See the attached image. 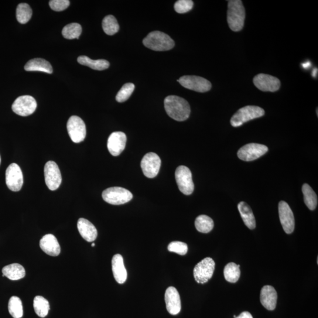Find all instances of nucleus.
<instances>
[{"instance_id": "1", "label": "nucleus", "mask_w": 318, "mask_h": 318, "mask_svg": "<svg viewBox=\"0 0 318 318\" xmlns=\"http://www.w3.org/2000/svg\"><path fill=\"white\" fill-rule=\"evenodd\" d=\"M167 114L176 121H185L189 118L190 107L185 99L176 95H169L164 101Z\"/></svg>"}, {"instance_id": "2", "label": "nucleus", "mask_w": 318, "mask_h": 318, "mask_svg": "<svg viewBox=\"0 0 318 318\" xmlns=\"http://www.w3.org/2000/svg\"><path fill=\"white\" fill-rule=\"evenodd\" d=\"M245 9L241 0L228 1L227 20L229 28L238 32L244 28L245 20Z\"/></svg>"}, {"instance_id": "3", "label": "nucleus", "mask_w": 318, "mask_h": 318, "mask_svg": "<svg viewBox=\"0 0 318 318\" xmlns=\"http://www.w3.org/2000/svg\"><path fill=\"white\" fill-rule=\"evenodd\" d=\"M144 46L157 51H168L174 46L173 40L167 34L159 31L150 33L143 41Z\"/></svg>"}, {"instance_id": "4", "label": "nucleus", "mask_w": 318, "mask_h": 318, "mask_svg": "<svg viewBox=\"0 0 318 318\" xmlns=\"http://www.w3.org/2000/svg\"><path fill=\"white\" fill-rule=\"evenodd\" d=\"M265 111L261 108L255 105H247L242 108L232 116L231 124L234 128H238L244 123L253 119L262 117Z\"/></svg>"}, {"instance_id": "5", "label": "nucleus", "mask_w": 318, "mask_h": 318, "mask_svg": "<svg viewBox=\"0 0 318 318\" xmlns=\"http://www.w3.org/2000/svg\"><path fill=\"white\" fill-rule=\"evenodd\" d=\"M102 199L109 204L121 205L131 201L133 194L129 190L121 187L108 188L102 191Z\"/></svg>"}, {"instance_id": "6", "label": "nucleus", "mask_w": 318, "mask_h": 318, "mask_svg": "<svg viewBox=\"0 0 318 318\" xmlns=\"http://www.w3.org/2000/svg\"><path fill=\"white\" fill-rule=\"evenodd\" d=\"M175 178L177 186L181 192L185 195H190L194 191L192 174L187 167L180 166L176 169Z\"/></svg>"}, {"instance_id": "7", "label": "nucleus", "mask_w": 318, "mask_h": 318, "mask_svg": "<svg viewBox=\"0 0 318 318\" xmlns=\"http://www.w3.org/2000/svg\"><path fill=\"white\" fill-rule=\"evenodd\" d=\"M215 268V262L211 258H206L198 263L193 270L194 279L198 283H206L211 278Z\"/></svg>"}, {"instance_id": "8", "label": "nucleus", "mask_w": 318, "mask_h": 318, "mask_svg": "<svg viewBox=\"0 0 318 318\" xmlns=\"http://www.w3.org/2000/svg\"><path fill=\"white\" fill-rule=\"evenodd\" d=\"M68 135L74 143L83 142L86 136V128L83 120L77 116L68 119L67 124Z\"/></svg>"}, {"instance_id": "9", "label": "nucleus", "mask_w": 318, "mask_h": 318, "mask_svg": "<svg viewBox=\"0 0 318 318\" xmlns=\"http://www.w3.org/2000/svg\"><path fill=\"white\" fill-rule=\"evenodd\" d=\"M177 81L187 89L205 93L211 88L210 82L204 78L196 76H184L181 77Z\"/></svg>"}, {"instance_id": "10", "label": "nucleus", "mask_w": 318, "mask_h": 318, "mask_svg": "<svg viewBox=\"0 0 318 318\" xmlns=\"http://www.w3.org/2000/svg\"><path fill=\"white\" fill-rule=\"evenodd\" d=\"M268 148L258 143H249L239 150L238 156L244 161L250 162L259 158L267 153Z\"/></svg>"}, {"instance_id": "11", "label": "nucleus", "mask_w": 318, "mask_h": 318, "mask_svg": "<svg viewBox=\"0 0 318 318\" xmlns=\"http://www.w3.org/2000/svg\"><path fill=\"white\" fill-rule=\"evenodd\" d=\"M37 102L30 95H22L16 99L12 105V110L19 116H28L32 115L37 109Z\"/></svg>"}, {"instance_id": "12", "label": "nucleus", "mask_w": 318, "mask_h": 318, "mask_svg": "<svg viewBox=\"0 0 318 318\" xmlns=\"http://www.w3.org/2000/svg\"><path fill=\"white\" fill-rule=\"evenodd\" d=\"M44 177L46 185L50 190L54 191L60 187L62 177L59 167L55 162H47L44 166Z\"/></svg>"}, {"instance_id": "13", "label": "nucleus", "mask_w": 318, "mask_h": 318, "mask_svg": "<svg viewBox=\"0 0 318 318\" xmlns=\"http://www.w3.org/2000/svg\"><path fill=\"white\" fill-rule=\"evenodd\" d=\"M161 160L157 154L148 153L143 157L141 167L145 176L148 178H154L158 174Z\"/></svg>"}, {"instance_id": "14", "label": "nucleus", "mask_w": 318, "mask_h": 318, "mask_svg": "<svg viewBox=\"0 0 318 318\" xmlns=\"http://www.w3.org/2000/svg\"><path fill=\"white\" fill-rule=\"evenodd\" d=\"M6 181L10 190L19 191L23 184V175L21 169L16 163H12L6 170Z\"/></svg>"}, {"instance_id": "15", "label": "nucleus", "mask_w": 318, "mask_h": 318, "mask_svg": "<svg viewBox=\"0 0 318 318\" xmlns=\"http://www.w3.org/2000/svg\"><path fill=\"white\" fill-rule=\"evenodd\" d=\"M279 215L283 230L287 234H292L295 229V218L291 208L285 201L279 203Z\"/></svg>"}, {"instance_id": "16", "label": "nucleus", "mask_w": 318, "mask_h": 318, "mask_svg": "<svg viewBox=\"0 0 318 318\" xmlns=\"http://www.w3.org/2000/svg\"><path fill=\"white\" fill-rule=\"evenodd\" d=\"M254 84L260 90L275 92L280 87V81L278 78L266 74H259L254 78Z\"/></svg>"}, {"instance_id": "17", "label": "nucleus", "mask_w": 318, "mask_h": 318, "mask_svg": "<svg viewBox=\"0 0 318 318\" xmlns=\"http://www.w3.org/2000/svg\"><path fill=\"white\" fill-rule=\"evenodd\" d=\"M127 137L122 132L112 133L108 141V148L112 156H118L125 150Z\"/></svg>"}, {"instance_id": "18", "label": "nucleus", "mask_w": 318, "mask_h": 318, "mask_svg": "<svg viewBox=\"0 0 318 318\" xmlns=\"http://www.w3.org/2000/svg\"><path fill=\"white\" fill-rule=\"evenodd\" d=\"M165 297L168 312L172 315L179 313L181 310V300L177 290L174 287H169L166 290Z\"/></svg>"}, {"instance_id": "19", "label": "nucleus", "mask_w": 318, "mask_h": 318, "mask_svg": "<svg viewBox=\"0 0 318 318\" xmlns=\"http://www.w3.org/2000/svg\"><path fill=\"white\" fill-rule=\"evenodd\" d=\"M40 246L44 252L51 256H57L61 252L60 246L56 237L52 234L44 235L41 239Z\"/></svg>"}, {"instance_id": "20", "label": "nucleus", "mask_w": 318, "mask_h": 318, "mask_svg": "<svg viewBox=\"0 0 318 318\" xmlns=\"http://www.w3.org/2000/svg\"><path fill=\"white\" fill-rule=\"evenodd\" d=\"M278 299V294L273 286L266 285L263 287L260 295L262 305L269 310L275 309Z\"/></svg>"}, {"instance_id": "21", "label": "nucleus", "mask_w": 318, "mask_h": 318, "mask_svg": "<svg viewBox=\"0 0 318 318\" xmlns=\"http://www.w3.org/2000/svg\"><path fill=\"white\" fill-rule=\"evenodd\" d=\"M112 271L116 282L123 284L127 280L128 273L123 262V256L120 254L114 255L112 261Z\"/></svg>"}, {"instance_id": "22", "label": "nucleus", "mask_w": 318, "mask_h": 318, "mask_svg": "<svg viewBox=\"0 0 318 318\" xmlns=\"http://www.w3.org/2000/svg\"><path fill=\"white\" fill-rule=\"evenodd\" d=\"M77 228L84 240L91 242L97 237V231L94 226L85 219L80 218L77 222Z\"/></svg>"}, {"instance_id": "23", "label": "nucleus", "mask_w": 318, "mask_h": 318, "mask_svg": "<svg viewBox=\"0 0 318 318\" xmlns=\"http://www.w3.org/2000/svg\"><path fill=\"white\" fill-rule=\"evenodd\" d=\"M25 69L27 71H42L48 74L53 73V67L49 61L40 58L29 60L25 65Z\"/></svg>"}, {"instance_id": "24", "label": "nucleus", "mask_w": 318, "mask_h": 318, "mask_svg": "<svg viewBox=\"0 0 318 318\" xmlns=\"http://www.w3.org/2000/svg\"><path fill=\"white\" fill-rule=\"evenodd\" d=\"M3 276L12 280L21 279L26 275L25 269L19 263H13V264L5 266L2 269Z\"/></svg>"}, {"instance_id": "25", "label": "nucleus", "mask_w": 318, "mask_h": 318, "mask_svg": "<svg viewBox=\"0 0 318 318\" xmlns=\"http://www.w3.org/2000/svg\"><path fill=\"white\" fill-rule=\"evenodd\" d=\"M238 207L246 227L250 229H254L256 228V221L251 207L244 201H241L238 204Z\"/></svg>"}, {"instance_id": "26", "label": "nucleus", "mask_w": 318, "mask_h": 318, "mask_svg": "<svg viewBox=\"0 0 318 318\" xmlns=\"http://www.w3.org/2000/svg\"><path fill=\"white\" fill-rule=\"evenodd\" d=\"M78 63L83 66L89 67L92 69L95 70H104L107 69L110 66L109 61L103 59L94 60L85 56H81L78 57Z\"/></svg>"}, {"instance_id": "27", "label": "nucleus", "mask_w": 318, "mask_h": 318, "mask_svg": "<svg viewBox=\"0 0 318 318\" xmlns=\"http://www.w3.org/2000/svg\"><path fill=\"white\" fill-rule=\"evenodd\" d=\"M304 201L310 210L315 209L317 204V197L315 192L308 184H304L302 186Z\"/></svg>"}, {"instance_id": "28", "label": "nucleus", "mask_w": 318, "mask_h": 318, "mask_svg": "<svg viewBox=\"0 0 318 318\" xmlns=\"http://www.w3.org/2000/svg\"><path fill=\"white\" fill-rule=\"evenodd\" d=\"M33 306L37 315L41 317H46L50 309L49 301L42 296L34 297Z\"/></svg>"}, {"instance_id": "29", "label": "nucleus", "mask_w": 318, "mask_h": 318, "mask_svg": "<svg viewBox=\"0 0 318 318\" xmlns=\"http://www.w3.org/2000/svg\"><path fill=\"white\" fill-rule=\"evenodd\" d=\"M241 276L240 265L234 262L229 263L224 269V276L228 282L236 283Z\"/></svg>"}, {"instance_id": "30", "label": "nucleus", "mask_w": 318, "mask_h": 318, "mask_svg": "<svg viewBox=\"0 0 318 318\" xmlns=\"http://www.w3.org/2000/svg\"><path fill=\"white\" fill-rule=\"evenodd\" d=\"M195 227L201 233L207 234L214 229V222L206 215H200L196 219Z\"/></svg>"}, {"instance_id": "31", "label": "nucleus", "mask_w": 318, "mask_h": 318, "mask_svg": "<svg viewBox=\"0 0 318 318\" xmlns=\"http://www.w3.org/2000/svg\"><path fill=\"white\" fill-rule=\"evenodd\" d=\"M102 27L104 33L109 36L114 35L119 30L117 20L114 16L109 15L104 17L102 22Z\"/></svg>"}, {"instance_id": "32", "label": "nucleus", "mask_w": 318, "mask_h": 318, "mask_svg": "<svg viewBox=\"0 0 318 318\" xmlns=\"http://www.w3.org/2000/svg\"><path fill=\"white\" fill-rule=\"evenodd\" d=\"M32 10L27 3H21L17 6L16 17L20 23L26 24L32 18Z\"/></svg>"}, {"instance_id": "33", "label": "nucleus", "mask_w": 318, "mask_h": 318, "mask_svg": "<svg viewBox=\"0 0 318 318\" xmlns=\"http://www.w3.org/2000/svg\"><path fill=\"white\" fill-rule=\"evenodd\" d=\"M82 32L79 24L74 23L65 26L62 30L63 36L68 40L78 39Z\"/></svg>"}, {"instance_id": "34", "label": "nucleus", "mask_w": 318, "mask_h": 318, "mask_svg": "<svg viewBox=\"0 0 318 318\" xmlns=\"http://www.w3.org/2000/svg\"><path fill=\"white\" fill-rule=\"evenodd\" d=\"M9 313L14 318H21L23 315V305L21 299L17 296H12L9 302Z\"/></svg>"}, {"instance_id": "35", "label": "nucleus", "mask_w": 318, "mask_h": 318, "mask_svg": "<svg viewBox=\"0 0 318 318\" xmlns=\"http://www.w3.org/2000/svg\"><path fill=\"white\" fill-rule=\"evenodd\" d=\"M135 85L134 84L126 83L121 88L116 95V99L119 102H125L128 100L134 91Z\"/></svg>"}, {"instance_id": "36", "label": "nucleus", "mask_w": 318, "mask_h": 318, "mask_svg": "<svg viewBox=\"0 0 318 318\" xmlns=\"http://www.w3.org/2000/svg\"><path fill=\"white\" fill-rule=\"evenodd\" d=\"M168 251L180 255H185L188 251V246L185 243L179 241L171 242L168 245Z\"/></svg>"}, {"instance_id": "37", "label": "nucleus", "mask_w": 318, "mask_h": 318, "mask_svg": "<svg viewBox=\"0 0 318 318\" xmlns=\"http://www.w3.org/2000/svg\"><path fill=\"white\" fill-rule=\"evenodd\" d=\"M193 2L191 0H179L174 4V10L177 13L183 14L193 9Z\"/></svg>"}, {"instance_id": "38", "label": "nucleus", "mask_w": 318, "mask_h": 318, "mask_svg": "<svg viewBox=\"0 0 318 318\" xmlns=\"http://www.w3.org/2000/svg\"><path fill=\"white\" fill-rule=\"evenodd\" d=\"M51 9L55 12L64 11L70 6V1L68 0H51L49 2Z\"/></svg>"}, {"instance_id": "39", "label": "nucleus", "mask_w": 318, "mask_h": 318, "mask_svg": "<svg viewBox=\"0 0 318 318\" xmlns=\"http://www.w3.org/2000/svg\"><path fill=\"white\" fill-rule=\"evenodd\" d=\"M235 318H253L252 314L249 312H243L238 317Z\"/></svg>"}, {"instance_id": "40", "label": "nucleus", "mask_w": 318, "mask_h": 318, "mask_svg": "<svg viewBox=\"0 0 318 318\" xmlns=\"http://www.w3.org/2000/svg\"><path fill=\"white\" fill-rule=\"evenodd\" d=\"M317 68H315V69H314L313 71V74H312L313 77H316L317 76Z\"/></svg>"}, {"instance_id": "41", "label": "nucleus", "mask_w": 318, "mask_h": 318, "mask_svg": "<svg viewBox=\"0 0 318 318\" xmlns=\"http://www.w3.org/2000/svg\"><path fill=\"white\" fill-rule=\"evenodd\" d=\"M302 66L304 68H308V67L310 66V63L303 64Z\"/></svg>"}, {"instance_id": "42", "label": "nucleus", "mask_w": 318, "mask_h": 318, "mask_svg": "<svg viewBox=\"0 0 318 318\" xmlns=\"http://www.w3.org/2000/svg\"><path fill=\"white\" fill-rule=\"evenodd\" d=\"M91 246H92V247H94L95 244H94V243H93V244H92Z\"/></svg>"}, {"instance_id": "43", "label": "nucleus", "mask_w": 318, "mask_h": 318, "mask_svg": "<svg viewBox=\"0 0 318 318\" xmlns=\"http://www.w3.org/2000/svg\"><path fill=\"white\" fill-rule=\"evenodd\" d=\"M0 163H1V156H0Z\"/></svg>"}]
</instances>
